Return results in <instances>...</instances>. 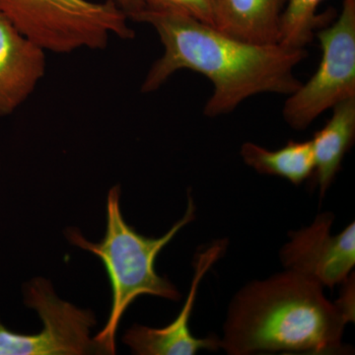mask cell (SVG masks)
I'll list each match as a JSON object with an SVG mask.
<instances>
[{
  "instance_id": "6da1fadb",
  "label": "cell",
  "mask_w": 355,
  "mask_h": 355,
  "mask_svg": "<svg viewBox=\"0 0 355 355\" xmlns=\"http://www.w3.org/2000/svg\"><path fill=\"white\" fill-rule=\"evenodd\" d=\"M130 20L150 25L164 46L162 57L144 78L141 92L158 90L178 70L198 72L214 84L203 110L209 118L231 113L261 93L291 95L302 84L294 69L307 58L305 49L244 43L174 11L146 7Z\"/></svg>"
},
{
  "instance_id": "7a4b0ae2",
  "label": "cell",
  "mask_w": 355,
  "mask_h": 355,
  "mask_svg": "<svg viewBox=\"0 0 355 355\" xmlns=\"http://www.w3.org/2000/svg\"><path fill=\"white\" fill-rule=\"evenodd\" d=\"M354 322V286L331 303L324 286L286 270L242 287L229 305L220 349L230 355L268 352L345 354V326Z\"/></svg>"
},
{
  "instance_id": "3957f363",
  "label": "cell",
  "mask_w": 355,
  "mask_h": 355,
  "mask_svg": "<svg viewBox=\"0 0 355 355\" xmlns=\"http://www.w3.org/2000/svg\"><path fill=\"white\" fill-rule=\"evenodd\" d=\"M121 188L114 186L107 198V229L104 239L92 243L76 229H69L67 236L70 243L91 252L104 263L112 288V307L107 324L94 336L103 354H116V334L123 313L133 301L142 295L178 301L181 293L176 286L155 270V261L163 248L196 217V205L189 196L184 216L159 238L140 235L128 225L120 207Z\"/></svg>"
},
{
  "instance_id": "277c9868",
  "label": "cell",
  "mask_w": 355,
  "mask_h": 355,
  "mask_svg": "<svg viewBox=\"0 0 355 355\" xmlns=\"http://www.w3.org/2000/svg\"><path fill=\"white\" fill-rule=\"evenodd\" d=\"M0 13L44 51L55 53L105 50L113 35L135 37L116 0H0Z\"/></svg>"
},
{
  "instance_id": "5b68a950",
  "label": "cell",
  "mask_w": 355,
  "mask_h": 355,
  "mask_svg": "<svg viewBox=\"0 0 355 355\" xmlns=\"http://www.w3.org/2000/svg\"><path fill=\"white\" fill-rule=\"evenodd\" d=\"M315 36L321 44L319 67L288 95L282 111L287 125L296 130H306L327 110L355 97V0H343L338 20Z\"/></svg>"
},
{
  "instance_id": "8992f818",
  "label": "cell",
  "mask_w": 355,
  "mask_h": 355,
  "mask_svg": "<svg viewBox=\"0 0 355 355\" xmlns=\"http://www.w3.org/2000/svg\"><path fill=\"white\" fill-rule=\"evenodd\" d=\"M25 303L37 311L43 329L37 335H21L0 323V355L103 354L90 336L96 324L94 314L58 298L48 280L37 279L28 284Z\"/></svg>"
},
{
  "instance_id": "52a82bcc",
  "label": "cell",
  "mask_w": 355,
  "mask_h": 355,
  "mask_svg": "<svg viewBox=\"0 0 355 355\" xmlns=\"http://www.w3.org/2000/svg\"><path fill=\"white\" fill-rule=\"evenodd\" d=\"M335 216L324 212L307 227L289 232L291 241L280 249L286 270H294L333 288L343 284L355 265V223L331 235Z\"/></svg>"
},
{
  "instance_id": "ba28073f",
  "label": "cell",
  "mask_w": 355,
  "mask_h": 355,
  "mask_svg": "<svg viewBox=\"0 0 355 355\" xmlns=\"http://www.w3.org/2000/svg\"><path fill=\"white\" fill-rule=\"evenodd\" d=\"M227 240H216L198 252L193 261V279L188 297L173 323L155 329L135 324L123 336V343L139 355H195L198 350L216 352L220 349V338H197L191 335L189 322L195 306L198 286L207 272L227 250Z\"/></svg>"
},
{
  "instance_id": "9c48e42d",
  "label": "cell",
  "mask_w": 355,
  "mask_h": 355,
  "mask_svg": "<svg viewBox=\"0 0 355 355\" xmlns=\"http://www.w3.org/2000/svg\"><path fill=\"white\" fill-rule=\"evenodd\" d=\"M46 51L0 13V116L27 101L46 73Z\"/></svg>"
},
{
  "instance_id": "30bf717a",
  "label": "cell",
  "mask_w": 355,
  "mask_h": 355,
  "mask_svg": "<svg viewBox=\"0 0 355 355\" xmlns=\"http://www.w3.org/2000/svg\"><path fill=\"white\" fill-rule=\"evenodd\" d=\"M287 0H218L214 26L231 38L252 44H279Z\"/></svg>"
},
{
  "instance_id": "8fae6325",
  "label": "cell",
  "mask_w": 355,
  "mask_h": 355,
  "mask_svg": "<svg viewBox=\"0 0 355 355\" xmlns=\"http://www.w3.org/2000/svg\"><path fill=\"white\" fill-rule=\"evenodd\" d=\"M331 109L330 120L311 139L315 162L313 177L322 198L333 184L355 139V97L343 100Z\"/></svg>"
},
{
  "instance_id": "7c38bea8",
  "label": "cell",
  "mask_w": 355,
  "mask_h": 355,
  "mask_svg": "<svg viewBox=\"0 0 355 355\" xmlns=\"http://www.w3.org/2000/svg\"><path fill=\"white\" fill-rule=\"evenodd\" d=\"M243 161L260 174L284 178L299 186L313 177L315 170L312 144L289 141L282 148L268 150L253 142H245L240 150Z\"/></svg>"
},
{
  "instance_id": "4fadbf2b",
  "label": "cell",
  "mask_w": 355,
  "mask_h": 355,
  "mask_svg": "<svg viewBox=\"0 0 355 355\" xmlns=\"http://www.w3.org/2000/svg\"><path fill=\"white\" fill-rule=\"evenodd\" d=\"M323 0H287L282 16L279 44L293 49H305L316 34L323 18L317 15Z\"/></svg>"
},
{
  "instance_id": "5bb4252c",
  "label": "cell",
  "mask_w": 355,
  "mask_h": 355,
  "mask_svg": "<svg viewBox=\"0 0 355 355\" xmlns=\"http://www.w3.org/2000/svg\"><path fill=\"white\" fill-rule=\"evenodd\" d=\"M146 7L186 14L214 27L218 0H146Z\"/></svg>"
},
{
  "instance_id": "9a60e30c",
  "label": "cell",
  "mask_w": 355,
  "mask_h": 355,
  "mask_svg": "<svg viewBox=\"0 0 355 355\" xmlns=\"http://www.w3.org/2000/svg\"><path fill=\"white\" fill-rule=\"evenodd\" d=\"M119 6L127 14L128 19H132L140 11L146 8V0H116Z\"/></svg>"
}]
</instances>
